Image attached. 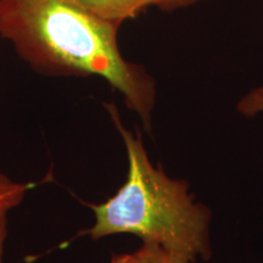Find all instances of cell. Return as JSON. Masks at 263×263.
I'll use <instances>...</instances> for the list:
<instances>
[{
	"instance_id": "cell-1",
	"label": "cell",
	"mask_w": 263,
	"mask_h": 263,
	"mask_svg": "<svg viewBox=\"0 0 263 263\" xmlns=\"http://www.w3.org/2000/svg\"><path fill=\"white\" fill-rule=\"evenodd\" d=\"M118 29L74 0H0V38L32 70L50 77L104 78L150 132L155 80L122 57Z\"/></svg>"
},
{
	"instance_id": "cell-2",
	"label": "cell",
	"mask_w": 263,
	"mask_h": 263,
	"mask_svg": "<svg viewBox=\"0 0 263 263\" xmlns=\"http://www.w3.org/2000/svg\"><path fill=\"white\" fill-rule=\"evenodd\" d=\"M105 107L126 145L128 174L112 197L90 206L95 222L85 234L93 240L133 234L189 263L210 258L207 207L194 201L184 180L170 178L151 163L140 134L124 128L112 104Z\"/></svg>"
},
{
	"instance_id": "cell-3",
	"label": "cell",
	"mask_w": 263,
	"mask_h": 263,
	"mask_svg": "<svg viewBox=\"0 0 263 263\" xmlns=\"http://www.w3.org/2000/svg\"><path fill=\"white\" fill-rule=\"evenodd\" d=\"M91 15L121 26L154 5V0H74Z\"/></svg>"
},
{
	"instance_id": "cell-4",
	"label": "cell",
	"mask_w": 263,
	"mask_h": 263,
	"mask_svg": "<svg viewBox=\"0 0 263 263\" xmlns=\"http://www.w3.org/2000/svg\"><path fill=\"white\" fill-rule=\"evenodd\" d=\"M33 184L18 183L0 173V217L8 216V212L22 202L26 193Z\"/></svg>"
},
{
	"instance_id": "cell-5",
	"label": "cell",
	"mask_w": 263,
	"mask_h": 263,
	"mask_svg": "<svg viewBox=\"0 0 263 263\" xmlns=\"http://www.w3.org/2000/svg\"><path fill=\"white\" fill-rule=\"evenodd\" d=\"M137 263H189L185 259L177 257L159 245L143 242L140 249L134 252Z\"/></svg>"
},
{
	"instance_id": "cell-6",
	"label": "cell",
	"mask_w": 263,
	"mask_h": 263,
	"mask_svg": "<svg viewBox=\"0 0 263 263\" xmlns=\"http://www.w3.org/2000/svg\"><path fill=\"white\" fill-rule=\"evenodd\" d=\"M238 111L244 116L254 117L263 114V87L250 90L238 104Z\"/></svg>"
},
{
	"instance_id": "cell-7",
	"label": "cell",
	"mask_w": 263,
	"mask_h": 263,
	"mask_svg": "<svg viewBox=\"0 0 263 263\" xmlns=\"http://www.w3.org/2000/svg\"><path fill=\"white\" fill-rule=\"evenodd\" d=\"M199 2L202 0H154V5L162 11H173V10L188 8Z\"/></svg>"
},
{
	"instance_id": "cell-8",
	"label": "cell",
	"mask_w": 263,
	"mask_h": 263,
	"mask_svg": "<svg viewBox=\"0 0 263 263\" xmlns=\"http://www.w3.org/2000/svg\"><path fill=\"white\" fill-rule=\"evenodd\" d=\"M8 235L6 230V216L0 217V263H3V252H4V242Z\"/></svg>"
},
{
	"instance_id": "cell-9",
	"label": "cell",
	"mask_w": 263,
	"mask_h": 263,
	"mask_svg": "<svg viewBox=\"0 0 263 263\" xmlns=\"http://www.w3.org/2000/svg\"><path fill=\"white\" fill-rule=\"evenodd\" d=\"M110 263H137V259L134 254L115 255L114 257L111 258Z\"/></svg>"
},
{
	"instance_id": "cell-10",
	"label": "cell",
	"mask_w": 263,
	"mask_h": 263,
	"mask_svg": "<svg viewBox=\"0 0 263 263\" xmlns=\"http://www.w3.org/2000/svg\"><path fill=\"white\" fill-rule=\"evenodd\" d=\"M0 41H2V38H0Z\"/></svg>"
}]
</instances>
